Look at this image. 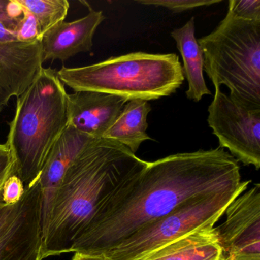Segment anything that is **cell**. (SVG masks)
Segmentation results:
<instances>
[{
    "label": "cell",
    "mask_w": 260,
    "mask_h": 260,
    "mask_svg": "<svg viewBox=\"0 0 260 260\" xmlns=\"http://www.w3.org/2000/svg\"><path fill=\"white\" fill-rule=\"evenodd\" d=\"M241 183L238 161L220 147L148 162L108 201L72 252L103 255L188 199Z\"/></svg>",
    "instance_id": "obj_1"
},
{
    "label": "cell",
    "mask_w": 260,
    "mask_h": 260,
    "mask_svg": "<svg viewBox=\"0 0 260 260\" xmlns=\"http://www.w3.org/2000/svg\"><path fill=\"white\" fill-rule=\"evenodd\" d=\"M148 162L112 140H94L71 164L42 228L44 258L72 252L108 201Z\"/></svg>",
    "instance_id": "obj_2"
},
{
    "label": "cell",
    "mask_w": 260,
    "mask_h": 260,
    "mask_svg": "<svg viewBox=\"0 0 260 260\" xmlns=\"http://www.w3.org/2000/svg\"><path fill=\"white\" fill-rule=\"evenodd\" d=\"M68 95L57 71L42 68L17 97L6 144L25 191L39 180L51 148L68 127Z\"/></svg>",
    "instance_id": "obj_3"
},
{
    "label": "cell",
    "mask_w": 260,
    "mask_h": 260,
    "mask_svg": "<svg viewBox=\"0 0 260 260\" xmlns=\"http://www.w3.org/2000/svg\"><path fill=\"white\" fill-rule=\"evenodd\" d=\"M57 75L64 86L146 101L170 96L183 83V69L176 54L134 52L95 64L62 68Z\"/></svg>",
    "instance_id": "obj_4"
},
{
    "label": "cell",
    "mask_w": 260,
    "mask_h": 260,
    "mask_svg": "<svg viewBox=\"0 0 260 260\" xmlns=\"http://www.w3.org/2000/svg\"><path fill=\"white\" fill-rule=\"evenodd\" d=\"M198 43L204 71L215 89L226 86L236 103L260 109V22L237 19L228 11L217 28Z\"/></svg>",
    "instance_id": "obj_5"
},
{
    "label": "cell",
    "mask_w": 260,
    "mask_h": 260,
    "mask_svg": "<svg viewBox=\"0 0 260 260\" xmlns=\"http://www.w3.org/2000/svg\"><path fill=\"white\" fill-rule=\"evenodd\" d=\"M249 183L250 181H242L237 188L191 198L167 215L134 233L102 256L106 260H138L191 231L214 225Z\"/></svg>",
    "instance_id": "obj_6"
},
{
    "label": "cell",
    "mask_w": 260,
    "mask_h": 260,
    "mask_svg": "<svg viewBox=\"0 0 260 260\" xmlns=\"http://www.w3.org/2000/svg\"><path fill=\"white\" fill-rule=\"evenodd\" d=\"M208 110V125L220 148L228 149L238 162L259 170L260 109L236 103L220 88L215 89Z\"/></svg>",
    "instance_id": "obj_7"
},
{
    "label": "cell",
    "mask_w": 260,
    "mask_h": 260,
    "mask_svg": "<svg viewBox=\"0 0 260 260\" xmlns=\"http://www.w3.org/2000/svg\"><path fill=\"white\" fill-rule=\"evenodd\" d=\"M216 228L223 260H260V185L240 194Z\"/></svg>",
    "instance_id": "obj_8"
},
{
    "label": "cell",
    "mask_w": 260,
    "mask_h": 260,
    "mask_svg": "<svg viewBox=\"0 0 260 260\" xmlns=\"http://www.w3.org/2000/svg\"><path fill=\"white\" fill-rule=\"evenodd\" d=\"M42 189L39 182L25 191L20 211L0 238V260H43Z\"/></svg>",
    "instance_id": "obj_9"
},
{
    "label": "cell",
    "mask_w": 260,
    "mask_h": 260,
    "mask_svg": "<svg viewBox=\"0 0 260 260\" xmlns=\"http://www.w3.org/2000/svg\"><path fill=\"white\" fill-rule=\"evenodd\" d=\"M43 63L39 41L0 42V112L28 89Z\"/></svg>",
    "instance_id": "obj_10"
},
{
    "label": "cell",
    "mask_w": 260,
    "mask_h": 260,
    "mask_svg": "<svg viewBox=\"0 0 260 260\" xmlns=\"http://www.w3.org/2000/svg\"><path fill=\"white\" fill-rule=\"evenodd\" d=\"M127 100L96 91H76L68 95V126L101 139L119 116Z\"/></svg>",
    "instance_id": "obj_11"
},
{
    "label": "cell",
    "mask_w": 260,
    "mask_h": 260,
    "mask_svg": "<svg viewBox=\"0 0 260 260\" xmlns=\"http://www.w3.org/2000/svg\"><path fill=\"white\" fill-rule=\"evenodd\" d=\"M89 9V13L84 17L73 22H59L42 36L43 62L65 61L79 53L92 50L94 35L106 17L103 12Z\"/></svg>",
    "instance_id": "obj_12"
},
{
    "label": "cell",
    "mask_w": 260,
    "mask_h": 260,
    "mask_svg": "<svg viewBox=\"0 0 260 260\" xmlns=\"http://www.w3.org/2000/svg\"><path fill=\"white\" fill-rule=\"evenodd\" d=\"M94 138L68 126L48 154L39 177L42 189V228H44L56 191L71 164Z\"/></svg>",
    "instance_id": "obj_13"
},
{
    "label": "cell",
    "mask_w": 260,
    "mask_h": 260,
    "mask_svg": "<svg viewBox=\"0 0 260 260\" xmlns=\"http://www.w3.org/2000/svg\"><path fill=\"white\" fill-rule=\"evenodd\" d=\"M138 260H223L214 225L199 228Z\"/></svg>",
    "instance_id": "obj_14"
},
{
    "label": "cell",
    "mask_w": 260,
    "mask_h": 260,
    "mask_svg": "<svg viewBox=\"0 0 260 260\" xmlns=\"http://www.w3.org/2000/svg\"><path fill=\"white\" fill-rule=\"evenodd\" d=\"M194 31V19L192 17L183 26L173 30L171 36L176 42L183 60L182 69L188 86L187 98L199 102L204 95H211V92L204 78L203 53Z\"/></svg>",
    "instance_id": "obj_15"
},
{
    "label": "cell",
    "mask_w": 260,
    "mask_h": 260,
    "mask_svg": "<svg viewBox=\"0 0 260 260\" xmlns=\"http://www.w3.org/2000/svg\"><path fill=\"white\" fill-rule=\"evenodd\" d=\"M151 111L148 101L132 100L127 102L112 127L103 138L117 141L132 153L138 151L144 141L150 140L147 135V116Z\"/></svg>",
    "instance_id": "obj_16"
},
{
    "label": "cell",
    "mask_w": 260,
    "mask_h": 260,
    "mask_svg": "<svg viewBox=\"0 0 260 260\" xmlns=\"http://www.w3.org/2000/svg\"><path fill=\"white\" fill-rule=\"evenodd\" d=\"M17 2L36 17L41 38L54 25L64 21L70 9L68 0H17Z\"/></svg>",
    "instance_id": "obj_17"
},
{
    "label": "cell",
    "mask_w": 260,
    "mask_h": 260,
    "mask_svg": "<svg viewBox=\"0 0 260 260\" xmlns=\"http://www.w3.org/2000/svg\"><path fill=\"white\" fill-rule=\"evenodd\" d=\"M221 2V0H139L136 3L142 5L164 7L174 13H182L202 7H210Z\"/></svg>",
    "instance_id": "obj_18"
},
{
    "label": "cell",
    "mask_w": 260,
    "mask_h": 260,
    "mask_svg": "<svg viewBox=\"0 0 260 260\" xmlns=\"http://www.w3.org/2000/svg\"><path fill=\"white\" fill-rule=\"evenodd\" d=\"M23 10V9H22ZM16 40L22 43H31L41 39V31L36 17L27 10H23V17L15 27Z\"/></svg>",
    "instance_id": "obj_19"
},
{
    "label": "cell",
    "mask_w": 260,
    "mask_h": 260,
    "mask_svg": "<svg viewBox=\"0 0 260 260\" xmlns=\"http://www.w3.org/2000/svg\"><path fill=\"white\" fill-rule=\"evenodd\" d=\"M228 11L237 19L260 22L259 0H230Z\"/></svg>",
    "instance_id": "obj_20"
},
{
    "label": "cell",
    "mask_w": 260,
    "mask_h": 260,
    "mask_svg": "<svg viewBox=\"0 0 260 260\" xmlns=\"http://www.w3.org/2000/svg\"><path fill=\"white\" fill-rule=\"evenodd\" d=\"M23 17V10L17 0H0V24L14 30Z\"/></svg>",
    "instance_id": "obj_21"
},
{
    "label": "cell",
    "mask_w": 260,
    "mask_h": 260,
    "mask_svg": "<svg viewBox=\"0 0 260 260\" xmlns=\"http://www.w3.org/2000/svg\"><path fill=\"white\" fill-rule=\"evenodd\" d=\"M25 189L21 179L14 174L8 178L1 191L3 202L7 205H15L20 202L25 194Z\"/></svg>",
    "instance_id": "obj_22"
},
{
    "label": "cell",
    "mask_w": 260,
    "mask_h": 260,
    "mask_svg": "<svg viewBox=\"0 0 260 260\" xmlns=\"http://www.w3.org/2000/svg\"><path fill=\"white\" fill-rule=\"evenodd\" d=\"M22 199L15 205H7L0 199V238L6 234L16 220L22 208Z\"/></svg>",
    "instance_id": "obj_23"
},
{
    "label": "cell",
    "mask_w": 260,
    "mask_h": 260,
    "mask_svg": "<svg viewBox=\"0 0 260 260\" xmlns=\"http://www.w3.org/2000/svg\"><path fill=\"white\" fill-rule=\"evenodd\" d=\"M16 174L14 162L8 146L6 144H0V199L1 191L6 181L9 177Z\"/></svg>",
    "instance_id": "obj_24"
},
{
    "label": "cell",
    "mask_w": 260,
    "mask_h": 260,
    "mask_svg": "<svg viewBox=\"0 0 260 260\" xmlns=\"http://www.w3.org/2000/svg\"><path fill=\"white\" fill-rule=\"evenodd\" d=\"M17 42L14 30L10 29L0 24V42Z\"/></svg>",
    "instance_id": "obj_25"
},
{
    "label": "cell",
    "mask_w": 260,
    "mask_h": 260,
    "mask_svg": "<svg viewBox=\"0 0 260 260\" xmlns=\"http://www.w3.org/2000/svg\"><path fill=\"white\" fill-rule=\"evenodd\" d=\"M72 260H106V258L102 255L75 252Z\"/></svg>",
    "instance_id": "obj_26"
},
{
    "label": "cell",
    "mask_w": 260,
    "mask_h": 260,
    "mask_svg": "<svg viewBox=\"0 0 260 260\" xmlns=\"http://www.w3.org/2000/svg\"></svg>",
    "instance_id": "obj_27"
}]
</instances>
